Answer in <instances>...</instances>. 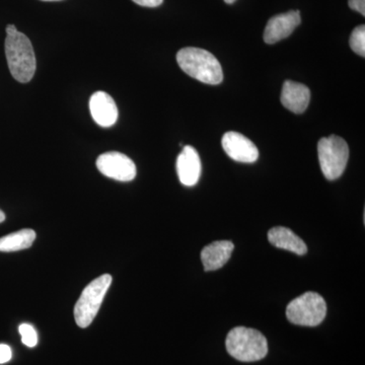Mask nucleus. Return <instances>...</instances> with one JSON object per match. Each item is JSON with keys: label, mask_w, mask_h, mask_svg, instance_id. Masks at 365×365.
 Instances as JSON below:
<instances>
[{"label": "nucleus", "mask_w": 365, "mask_h": 365, "mask_svg": "<svg viewBox=\"0 0 365 365\" xmlns=\"http://www.w3.org/2000/svg\"><path fill=\"white\" fill-rule=\"evenodd\" d=\"M268 240L271 245L278 249L287 250L299 256L306 255L307 247L299 235H295L292 230L284 227L271 228L268 232Z\"/></svg>", "instance_id": "nucleus-14"}, {"label": "nucleus", "mask_w": 365, "mask_h": 365, "mask_svg": "<svg viewBox=\"0 0 365 365\" xmlns=\"http://www.w3.org/2000/svg\"><path fill=\"white\" fill-rule=\"evenodd\" d=\"M235 246L230 241H217L211 242L201 252L204 270L215 271L222 268L232 257Z\"/></svg>", "instance_id": "nucleus-13"}, {"label": "nucleus", "mask_w": 365, "mask_h": 365, "mask_svg": "<svg viewBox=\"0 0 365 365\" xmlns=\"http://www.w3.org/2000/svg\"><path fill=\"white\" fill-rule=\"evenodd\" d=\"M138 6L144 7H158L163 4V0H132Z\"/></svg>", "instance_id": "nucleus-20"}, {"label": "nucleus", "mask_w": 365, "mask_h": 365, "mask_svg": "<svg viewBox=\"0 0 365 365\" xmlns=\"http://www.w3.org/2000/svg\"><path fill=\"white\" fill-rule=\"evenodd\" d=\"M6 220V215H4V211L0 210V223L4 222Z\"/></svg>", "instance_id": "nucleus-21"}, {"label": "nucleus", "mask_w": 365, "mask_h": 365, "mask_svg": "<svg viewBox=\"0 0 365 365\" xmlns=\"http://www.w3.org/2000/svg\"><path fill=\"white\" fill-rule=\"evenodd\" d=\"M91 117L96 123L108 128L116 123L118 119V108L116 103L109 93L105 91H97L90 100Z\"/></svg>", "instance_id": "nucleus-11"}, {"label": "nucleus", "mask_w": 365, "mask_h": 365, "mask_svg": "<svg viewBox=\"0 0 365 365\" xmlns=\"http://www.w3.org/2000/svg\"><path fill=\"white\" fill-rule=\"evenodd\" d=\"M280 100L287 110L295 114H302L309 107L311 91L302 83L287 81L283 85Z\"/></svg>", "instance_id": "nucleus-12"}, {"label": "nucleus", "mask_w": 365, "mask_h": 365, "mask_svg": "<svg viewBox=\"0 0 365 365\" xmlns=\"http://www.w3.org/2000/svg\"><path fill=\"white\" fill-rule=\"evenodd\" d=\"M177 173L184 186L193 187L198 182L201 176V160L193 146L186 145L182 148L177 160Z\"/></svg>", "instance_id": "nucleus-10"}, {"label": "nucleus", "mask_w": 365, "mask_h": 365, "mask_svg": "<svg viewBox=\"0 0 365 365\" xmlns=\"http://www.w3.org/2000/svg\"><path fill=\"white\" fill-rule=\"evenodd\" d=\"M11 347L6 344H0V364H6L11 359Z\"/></svg>", "instance_id": "nucleus-18"}, {"label": "nucleus", "mask_w": 365, "mask_h": 365, "mask_svg": "<svg viewBox=\"0 0 365 365\" xmlns=\"http://www.w3.org/2000/svg\"><path fill=\"white\" fill-rule=\"evenodd\" d=\"M300 21L302 18L299 11H288L273 16L269 20L264 31V41L267 44H275L285 39L294 33L297 26H299Z\"/></svg>", "instance_id": "nucleus-9"}, {"label": "nucleus", "mask_w": 365, "mask_h": 365, "mask_svg": "<svg viewBox=\"0 0 365 365\" xmlns=\"http://www.w3.org/2000/svg\"><path fill=\"white\" fill-rule=\"evenodd\" d=\"M112 276L104 274L91 281L81 292L74 307V319L81 328H88L100 311L108 289L112 284Z\"/></svg>", "instance_id": "nucleus-4"}, {"label": "nucleus", "mask_w": 365, "mask_h": 365, "mask_svg": "<svg viewBox=\"0 0 365 365\" xmlns=\"http://www.w3.org/2000/svg\"><path fill=\"white\" fill-rule=\"evenodd\" d=\"M98 170L104 176L120 182H130L135 179L136 165L131 158L117 151L101 155L97 160Z\"/></svg>", "instance_id": "nucleus-7"}, {"label": "nucleus", "mask_w": 365, "mask_h": 365, "mask_svg": "<svg viewBox=\"0 0 365 365\" xmlns=\"http://www.w3.org/2000/svg\"><path fill=\"white\" fill-rule=\"evenodd\" d=\"M43 1H59V0H43Z\"/></svg>", "instance_id": "nucleus-23"}, {"label": "nucleus", "mask_w": 365, "mask_h": 365, "mask_svg": "<svg viewBox=\"0 0 365 365\" xmlns=\"http://www.w3.org/2000/svg\"><path fill=\"white\" fill-rule=\"evenodd\" d=\"M318 155L319 167L326 179H339L349 158V148L344 139L337 135L324 137L319 141Z\"/></svg>", "instance_id": "nucleus-5"}, {"label": "nucleus", "mask_w": 365, "mask_h": 365, "mask_svg": "<svg viewBox=\"0 0 365 365\" xmlns=\"http://www.w3.org/2000/svg\"><path fill=\"white\" fill-rule=\"evenodd\" d=\"M350 47L359 56H365V26H359L352 31L350 36Z\"/></svg>", "instance_id": "nucleus-16"}, {"label": "nucleus", "mask_w": 365, "mask_h": 365, "mask_svg": "<svg viewBox=\"0 0 365 365\" xmlns=\"http://www.w3.org/2000/svg\"><path fill=\"white\" fill-rule=\"evenodd\" d=\"M225 1L227 2V4H232L235 0H225Z\"/></svg>", "instance_id": "nucleus-22"}, {"label": "nucleus", "mask_w": 365, "mask_h": 365, "mask_svg": "<svg viewBox=\"0 0 365 365\" xmlns=\"http://www.w3.org/2000/svg\"><path fill=\"white\" fill-rule=\"evenodd\" d=\"M21 336V342L28 347L33 348L38 344V335L35 328L30 324H21L19 328Z\"/></svg>", "instance_id": "nucleus-17"}, {"label": "nucleus", "mask_w": 365, "mask_h": 365, "mask_svg": "<svg viewBox=\"0 0 365 365\" xmlns=\"http://www.w3.org/2000/svg\"><path fill=\"white\" fill-rule=\"evenodd\" d=\"M35 240V230L30 228L19 230L0 239V252L9 253V252H18L31 248Z\"/></svg>", "instance_id": "nucleus-15"}, {"label": "nucleus", "mask_w": 365, "mask_h": 365, "mask_svg": "<svg viewBox=\"0 0 365 365\" xmlns=\"http://www.w3.org/2000/svg\"><path fill=\"white\" fill-rule=\"evenodd\" d=\"M6 55L9 71L19 83H26L35 76V52L30 39L16 26H6Z\"/></svg>", "instance_id": "nucleus-1"}, {"label": "nucleus", "mask_w": 365, "mask_h": 365, "mask_svg": "<svg viewBox=\"0 0 365 365\" xmlns=\"http://www.w3.org/2000/svg\"><path fill=\"white\" fill-rule=\"evenodd\" d=\"M227 352L242 362H254L263 359L268 353L265 336L246 327H237L228 333L225 341Z\"/></svg>", "instance_id": "nucleus-3"}, {"label": "nucleus", "mask_w": 365, "mask_h": 365, "mask_svg": "<svg viewBox=\"0 0 365 365\" xmlns=\"http://www.w3.org/2000/svg\"><path fill=\"white\" fill-rule=\"evenodd\" d=\"M350 9L365 16V0H348Z\"/></svg>", "instance_id": "nucleus-19"}, {"label": "nucleus", "mask_w": 365, "mask_h": 365, "mask_svg": "<svg viewBox=\"0 0 365 365\" xmlns=\"http://www.w3.org/2000/svg\"><path fill=\"white\" fill-rule=\"evenodd\" d=\"M325 299L317 292H309L289 302L287 317L290 323L304 327H316L325 319Z\"/></svg>", "instance_id": "nucleus-6"}, {"label": "nucleus", "mask_w": 365, "mask_h": 365, "mask_svg": "<svg viewBox=\"0 0 365 365\" xmlns=\"http://www.w3.org/2000/svg\"><path fill=\"white\" fill-rule=\"evenodd\" d=\"M177 61L182 71L191 78L207 85H220L223 72L215 55L200 48H182L177 54Z\"/></svg>", "instance_id": "nucleus-2"}, {"label": "nucleus", "mask_w": 365, "mask_h": 365, "mask_svg": "<svg viewBox=\"0 0 365 365\" xmlns=\"http://www.w3.org/2000/svg\"><path fill=\"white\" fill-rule=\"evenodd\" d=\"M223 150L228 157L235 162L252 163L259 158L257 146L239 132L230 131L225 133L222 140Z\"/></svg>", "instance_id": "nucleus-8"}]
</instances>
